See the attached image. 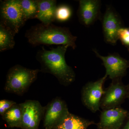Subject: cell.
Segmentation results:
<instances>
[{"instance_id":"6da1fadb","label":"cell","mask_w":129,"mask_h":129,"mask_svg":"<svg viewBox=\"0 0 129 129\" xmlns=\"http://www.w3.org/2000/svg\"><path fill=\"white\" fill-rule=\"evenodd\" d=\"M69 47L68 45H60L50 50L42 47L36 56L41 66L40 72L52 75L64 86L70 85L76 78L75 72L65 60V54Z\"/></svg>"},{"instance_id":"7a4b0ae2","label":"cell","mask_w":129,"mask_h":129,"mask_svg":"<svg viewBox=\"0 0 129 129\" xmlns=\"http://www.w3.org/2000/svg\"><path fill=\"white\" fill-rule=\"evenodd\" d=\"M25 37L34 46L40 45H68L74 50L76 48L77 36L72 35L69 28L51 24H38L27 30Z\"/></svg>"},{"instance_id":"3957f363","label":"cell","mask_w":129,"mask_h":129,"mask_svg":"<svg viewBox=\"0 0 129 129\" xmlns=\"http://www.w3.org/2000/svg\"><path fill=\"white\" fill-rule=\"evenodd\" d=\"M39 69H31L16 64L8 70L4 87L5 91L19 96L27 91L37 80Z\"/></svg>"},{"instance_id":"277c9868","label":"cell","mask_w":129,"mask_h":129,"mask_svg":"<svg viewBox=\"0 0 129 129\" xmlns=\"http://www.w3.org/2000/svg\"><path fill=\"white\" fill-rule=\"evenodd\" d=\"M0 24L9 28L16 35L25 24L26 20L20 0L1 1Z\"/></svg>"},{"instance_id":"5b68a950","label":"cell","mask_w":129,"mask_h":129,"mask_svg":"<svg viewBox=\"0 0 129 129\" xmlns=\"http://www.w3.org/2000/svg\"><path fill=\"white\" fill-rule=\"evenodd\" d=\"M101 21L104 41L107 44L115 45L118 40L119 30L124 27L120 14L112 5H107Z\"/></svg>"},{"instance_id":"8992f818","label":"cell","mask_w":129,"mask_h":129,"mask_svg":"<svg viewBox=\"0 0 129 129\" xmlns=\"http://www.w3.org/2000/svg\"><path fill=\"white\" fill-rule=\"evenodd\" d=\"M107 77L105 74L96 81L88 82L82 88V103L92 113L100 111L101 101L105 91L103 86Z\"/></svg>"},{"instance_id":"52a82bcc","label":"cell","mask_w":129,"mask_h":129,"mask_svg":"<svg viewBox=\"0 0 129 129\" xmlns=\"http://www.w3.org/2000/svg\"><path fill=\"white\" fill-rule=\"evenodd\" d=\"M97 57L100 58L106 70V75L112 81L120 79L126 75L129 68V61L122 57L118 53H109L107 56L100 55L96 49H93Z\"/></svg>"},{"instance_id":"ba28073f","label":"cell","mask_w":129,"mask_h":129,"mask_svg":"<svg viewBox=\"0 0 129 129\" xmlns=\"http://www.w3.org/2000/svg\"><path fill=\"white\" fill-rule=\"evenodd\" d=\"M127 96V86L124 84L122 80H112L110 85L105 90L100 108L103 110H106L120 107Z\"/></svg>"},{"instance_id":"9c48e42d","label":"cell","mask_w":129,"mask_h":129,"mask_svg":"<svg viewBox=\"0 0 129 129\" xmlns=\"http://www.w3.org/2000/svg\"><path fill=\"white\" fill-rule=\"evenodd\" d=\"M69 113L66 102L58 97L54 98L45 106L43 119L44 129H53Z\"/></svg>"},{"instance_id":"30bf717a","label":"cell","mask_w":129,"mask_h":129,"mask_svg":"<svg viewBox=\"0 0 129 129\" xmlns=\"http://www.w3.org/2000/svg\"><path fill=\"white\" fill-rule=\"evenodd\" d=\"M23 115L21 129H39L41 121L43 119L45 106L39 101L26 100L22 103Z\"/></svg>"},{"instance_id":"8fae6325","label":"cell","mask_w":129,"mask_h":129,"mask_svg":"<svg viewBox=\"0 0 129 129\" xmlns=\"http://www.w3.org/2000/svg\"><path fill=\"white\" fill-rule=\"evenodd\" d=\"M77 15L79 22L89 27L99 20L101 21L102 2L100 0H80Z\"/></svg>"},{"instance_id":"7c38bea8","label":"cell","mask_w":129,"mask_h":129,"mask_svg":"<svg viewBox=\"0 0 129 129\" xmlns=\"http://www.w3.org/2000/svg\"><path fill=\"white\" fill-rule=\"evenodd\" d=\"M129 115L128 111L120 107L103 110L98 127L99 129H120Z\"/></svg>"},{"instance_id":"4fadbf2b","label":"cell","mask_w":129,"mask_h":129,"mask_svg":"<svg viewBox=\"0 0 129 129\" xmlns=\"http://www.w3.org/2000/svg\"><path fill=\"white\" fill-rule=\"evenodd\" d=\"M39 7L37 19L44 24H51L55 21L57 2L55 0H37Z\"/></svg>"},{"instance_id":"5bb4252c","label":"cell","mask_w":129,"mask_h":129,"mask_svg":"<svg viewBox=\"0 0 129 129\" xmlns=\"http://www.w3.org/2000/svg\"><path fill=\"white\" fill-rule=\"evenodd\" d=\"M94 123L93 121L70 113L64 120L53 129H87L89 126Z\"/></svg>"},{"instance_id":"9a60e30c","label":"cell","mask_w":129,"mask_h":129,"mask_svg":"<svg viewBox=\"0 0 129 129\" xmlns=\"http://www.w3.org/2000/svg\"><path fill=\"white\" fill-rule=\"evenodd\" d=\"M23 115L22 103L14 104L2 116L9 128H21Z\"/></svg>"},{"instance_id":"2e32d148","label":"cell","mask_w":129,"mask_h":129,"mask_svg":"<svg viewBox=\"0 0 129 129\" xmlns=\"http://www.w3.org/2000/svg\"><path fill=\"white\" fill-rule=\"evenodd\" d=\"M15 35L9 28L0 24V51L11 50L14 48Z\"/></svg>"},{"instance_id":"e0dca14e","label":"cell","mask_w":129,"mask_h":129,"mask_svg":"<svg viewBox=\"0 0 129 129\" xmlns=\"http://www.w3.org/2000/svg\"><path fill=\"white\" fill-rule=\"evenodd\" d=\"M21 7L26 21L37 19L39 7L37 0H20Z\"/></svg>"},{"instance_id":"ac0fdd59","label":"cell","mask_w":129,"mask_h":129,"mask_svg":"<svg viewBox=\"0 0 129 129\" xmlns=\"http://www.w3.org/2000/svg\"><path fill=\"white\" fill-rule=\"evenodd\" d=\"M72 10L71 8L66 5L58 6L56 9L55 20L59 22H67L72 17Z\"/></svg>"},{"instance_id":"d6986e66","label":"cell","mask_w":129,"mask_h":129,"mask_svg":"<svg viewBox=\"0 0 129 129\" xmlns=\"http://www.w3.org/2000/svg\"><path fill=\"white\" fill-rule=\"evenodd\" d=\"M118 39L129 52V27L121 28L118 32Z\"/></svg>"},{"instance_id":"ffe728a7","label":"cell","mask_w":129,"mask_h":129,"mask_svg":"<svg viewBox=\"0 0 129 129\" xmlns=\"http://www.w3.org/2000/svg\"><path fill=\"white\" fill-rule=\"evenodd\" d=\"M16 102L7 99H2L0 101V115L2 116L7 110L16 104Z\"/></svg>"},{"instance_id":"44dd1931","label":"cell","mask_w":129,"mask_h":129,"mask_svg":"<svg viewBox=\"0 0 129 129\" xmlns=\"http://www.w3.org/2000/svg\"><path fill=\"white\" fill-rule=\"evenodd\" d=\"M127 121L124 127L122 129H129V115L127 119Z\"/></svg>"},{"instance_id":"7402d4cb","label":"cell","mask_w":129,"mask_h":129,"mask_svg":"<svg viewBox=\"0 0 129 129\" xmlns=\"http://www.w3.org/2000/svg\"><path fill=\"white\" fill-rule=\"evenodd\" d=\"M127 88H128V96L127 98H128L129 99V84L127 85Z\"/></svg>"}]
</instances>
